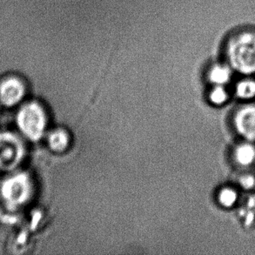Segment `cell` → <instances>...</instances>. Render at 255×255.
Listing matches in <instances>:
<instances>
[{
	"label": "cell",
	"mask_w": 255,
	"mask_h": 255,
	"mask_svg": "<svg viewBox=\"0 0 255 255\" xmlns=\"http://www.w3.org/2000/svg\"><path fill=\"white\" fill-rule=\"evenodd\" d=\"M228 56L232 67L239 73H255V33L242 32L228 43Z\"/></svg>",
	"instance_id": "6da1fadb"
},
{
	"label": "cell",
	"mask_w": 255,
	"mask_h": 255,
	"mask_svg": "<svg viewBox=\"0 0 255 255\" xmlns=\"http://www.w3.org/2000/svg\"><path fill=\"white\" fill-rule=\"evenodd\" d=\"M17 124L25 137L33 141L38 140L46 127L45 111L36 102L26 104L17 114Z\"/></svg>",
	"instance_id": "7a4b0ae2"
},
{
	"label": "cell",
	"mask_w": 255,
	"mask_h": 255,
	"mask_svg": "<svg viewBox=\"0 0 255 255\" xmlns=\"http://www.w3.org/2000/svg\"><path fill=\"white\" fill-rule=\"evenodd\" d=\"M32 193L31 179L25 173H17L3 181L0 193L7 207L11 208L23 206Z\"/></svg>",
	"instance_id": "3957f363"
},
{
	"label": "cell",
	"mask_w": 255,
	"mask_h": 255,
	"mask_svg": "<svg viewBox=\"0 0 255 255\" xmlns=\"http://www.w3.org/2000/svg\"><path fill=\"white\" fill-rule=\"evenodd\" d=\"M24 154L23 143L9 131H0V172H6L18 166Z\"/></svg>",
	"instance_id": "277c9868"
},
{
	"label": "cell",
	"mask_w": 255,
	"mask_h": 255,
	"mask_svg": "<svg viewBox=\"0 0 255 255\" xmlns=\"http://www.w3.org/2000/svg\"><path fill=\"white\" fill-rule=\"evenodd\" d=\"M25 93L24 83L17 78H9L0 84V101L5 107L20 102Z\"/></svg>",
	"instance_id": "5b68a950"
},
{
	"label": "cell",
	"mask_w": 255,
	"mask_h": 255,
	"mask_svg": "<svg viewBox=\"0 0 255 255\" xmlns=\"http://www.w3.org/2000/svg\"><path fill=\"white\" fill-rule=\"evenodd\" d=\"M235 128L239 133L250 141H255V107H243L236 114Z\"/></svg>",
	"instance_id": "8992f818"
},
{
	"label": "cell",
	"mask_w": 255,
	"mask_h": 255,
	"mask_svg": "<svg viewBox=\"0 0 255 255\" xmlns=\"http://www.w3.org/2000/svg\"><path fill=\"white\" fill-rule=\"evenodd\" d=\"M235 160L241 166H250L255 159V146L250 144L239 145L235 152Z\"/></svg>",
	"instance_id": "52a82bcc"
},
{
	"label": "cell",
	"mask_w": 255,
	"mask_h": 255,
	"mask_svg": "<svg viewBox=\"0 0 255 255\" xmlns=\"http://www.w3.org/2000/svg\"><path fill=\"white\" fill-rule=\"evenodd\" d=\"M69 140L68 134L61 129L55 130L49 135V145L55 152L65 151L69 145Z\"/></svg>",
	"instance_id": "ba28073f"
},
{
	"label": "cell",
	"mask_w": 255,
	"mask_h": 255,
	"mask_svg": "<svg viewBox=\"0 0 255 255\" xmlns=\"http://www.w3.org/2000/svg\"><path fill=\"white\" fill-rule=\"evenodd\" d=\"M208 79L213 84L217 86H223L225 84L228 83V81L231 79V71L228 66L218 65L210 70Z\"/></svg>",
	"instance_id": "9c48e42d"
},
{
	"label": "cell",
	"mask_w": 255,
	"mask_h": 255,
	"mask_svg": "<svg viewBox=\"0 0 255 255\" xmlns=\"http://www.w3.org/2000/svg\"><path fill=\"white\" fill-rule=\"evenodd\" d=\"M236 95L243 100H250L255 97V80H242L236 86Z\"/></svg>",
	"instance_id": "30bf717a"
},
{
	"label": "cell",
	"mask_w": 255,
	"mask_h": 255,
	"mask_svg": "<svg viewBox=\"0 0 255 255\" xmlns=\"http://www.w3.org/2000/svg\"><path fill=\"white\" fill-rule=\"evenodd\" d=\"M238 199V194L232 188H224L219 193V202L224 207H231Z\"/></svg>",
	"instance_id": "8fae6325"
},
{
	"label": "cell",
	"mask_w": 255,
	"mask_h": 255,
	"mask_svg": "<svg viewBox=\"0 0 255 255\" xmlns=\"http://www.w3.org/2000/svg\"><path fill=\"white\" fill-rule=\"evenodd\" d=\"M209 98L212 103L216 106H221L227 101L228 95L227 91L222 87V86H217L211 92Z\"/></svg>",
	"instance_id": "7c38bea8"
},
{
	"label": "cell",
	"mask_w": 255,
	"mask_h": 255,
	"mask_svg": "<svg viewBox=\"0 0 255 255\" xmlns=\"http://www.w3.org/2000/svg\"><path fill=\"white\" fill-rule=\"evenodd\" d=\"M241 184L244 188L250 189L255 186V179L251 175L244 176L241 179Z\"/></svg>",
	"instance_id": "4fadbf2b"
}]
</instances>
